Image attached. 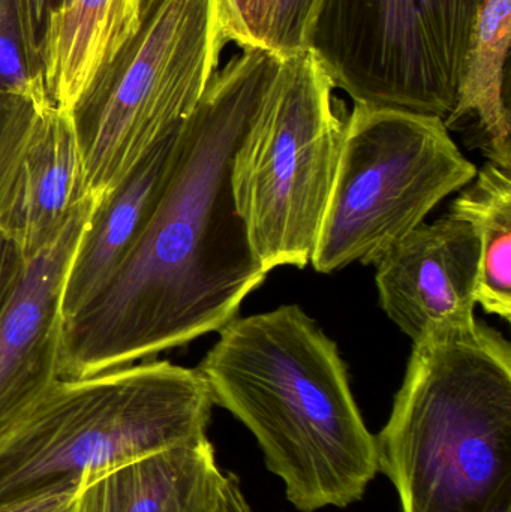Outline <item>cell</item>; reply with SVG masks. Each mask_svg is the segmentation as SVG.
Instances as JSON below:
<instances>
[{"instance_id":"cell-1","label":"cell","mask_w":511,"mask_h":512,"mask_svg":"<svg viewBox=\"0 0 511 512\" xmlns=\"http://www.w3.org/2000/svg\"><path fill=\"white\" fill-rule=\"evenodd\" d=\"M287 57L246 48L213 74L180 129L164 194L111 279L63 319L59 379L155 360L221 331L266 279L234 204V155Z\"/></svg>"},{"instance_id":"cell-2","label":"cell","mask_w":511,"mask_h":512,"mask_svg":"<svg viewBox=\"0 0 511 512\" xmlns=\"http://www.w3.org/2000/svg\"><path fill=\"white\" fill-rule=\"evenodd\" d=\"M300 512L347 508L378 474L377 438L336 343L297 304L236 318L197 367Z\"/></svg>"},{"instance_id":"cell-3","label":"cell","mask_w":511,"mask_h":512,"mask_svg":"<svg viewBox=\"0 0 511 512\" xmlns=\"http://www.w3.org/2000/svg\"><path fill=\"white\" fill-rule=\"evenodd\" d=\"M377 438L401 512H511V346L494 328L414 343Z\"/></svg>"},{"instance_id":"cell-4","label":"cell","mask_w":511,"mask_h":512,"mask_svg":"<svg viewBox=\"0 0 511 512\" xmlns=\"http://www.w3.org/2000/svg\"><path fill=\"white\" fill-rule=\"evenodd\" d=\"M213 405L197 369L156 358L57 379L0 441V511L201 441Z\"/></svg>"},{"instance_id":"cell-5","label":"cell","mask_w":511,"mask_h":512,"mask_svg":"<svg viewBox=\"0 0 511 512\" xmlns=\"http://www.w3.org/2000/svg\"><path fill=\"white\" fill-rule=\"evenodd\" d=\"M332 77L312 50L284 74L234 155L231 186L249 245L266 273L311 264L344 141Z\"/></svg>"},{"instance_id":"cell-6","label":"cell","mask_w":511,"mask_h":512,"mask_svg":"<svg viewBox=\"0 0 511 512\" xmlns=\"http://www.w3.org/2000/svg\"><path fill=\"white\" fill-rule=\"evenodd\" d=\"M213 0H141L140 26L71 111L87 195L101 200L185 122L218 71Z\"/></svg>"},{"instance_id":"cell-7","label":"cell","mask_w":511,"mask_h":512,"mask_svg":"<svg viewBox=\"0 0 511 512\" xmlns=\"http://www.w3.org/2000/svg\"><path fill=\"white\" fill-rule=\"evenodd\" d=\"M476 174L441 117L354 104L311 264H375Z\"/></svg>"},{"instance_id":"cell-8","label":"cell","mask_w":511,"mask_h":512,"mask_svg":"<svg viewBox=\"0 0 511 512\" xmlns=\"http://www.w3.org/2000/svg\"><path fill=\"white\" fill-rule=\"evenodd\" d=\"M480 0H323L311 50L354 104L446 119Z\"/></svg>"},{"instance_id":"cell-9","label":"cell","mask_w":511,"mask_h":512,"mask_svg":"<svg viewBox=\"0 0 511 512\" xmlns=\"http://www.w3.org/2000/svg\"><path fill=\"white\" fill-rule=\"evenodd\" d=\"M86 197L71 113L0 98V231L32 258Z\"/></svg>"},{"instance_id":"cell-10","label":"cell","mask_w":511,"mask_h":512,"mask_svg":"<svg viewBox=\"0 0 511 512\" xmlns=\"http://www.w3.org/2000/svg\"><path fill=\"white\" fill-rule=\"evenodd\" d=\"M96 204L87 195L57 236L27 259L0 309V441L59 379L63 291Z\"/></svg>"},{"instance_id":"cell-11","label":"cell","mask_w":511,"mask_h":512,"mask_svg":"<svg viewBox=\"0 0 511 512\" xmlns=\"http://www.w3.org/2000/svg\"><path fill=\"white\" fill-rule=\"evenodd\" d=\"M479 259V237L462 216L423 222L375 262L381 307L413 343L440 328L471 327Z\"/></svg>"},{"instance_id":"cell-12","label":"cell","mask_w":511,"mask_h":512,"mask_svg":"<svg viewBox=\"0 0 511 512\" xmlns=\"http://www.w3.org/2000/svg\"><path fill=\"white\" fill-rule=\"evenodd\" d=\"M182 123L98 200L66 277L63 319L77 312L111 279L140 239L173 171Z\"/></svg>"},{"instance_id":"cell-13","label":"cell","mask_w":511,"mask_h":512,"mask_svg":"<svg viewBox=\"0 0 511 512\" xmlns=\"http://www.w3.org/2000/svg\"><path fill=\"white\" fill-rule=\"evenodd\" d=\"M222 478L204 438L84 477L72 512H215Z\"/></svg>"},{"instance_id":"cell-14","label":"cell","mask_w":511,"mask_h":512,"mask_svg":"<svg viewBox=\"0 0 511 512\" xmlns=\"http://www.w3.org/2000/svg\"><path fill=\"white\" fill-rule=\"evenodd\" d=\"M511 41V0H480L471 24L455 102L443 120L470 149L511 171V116L506 63Z\"/></svg>"},{"instance_id":"cell-15","label":"cell","mask_w":511,"mask_h":512,"mask_svg":"<svg viewBox=\"0 0 511 512\" xmlns=\"http://www.w3.org/2000/svg\"><path fill=\"white\" fill-rule=\"evenodd\" d=\"M141 0H74L51 11L39 42L54 107L71 113L140 26Z\"/></svg>"},{"instance_id":"cell-16","label":"cell","mask_w":511,"mask_h":512,"mask_svg":"<svg viewBox=\"0 0 511 512\" xmlns=\"http://www.w3.org/2000/svg\"><path fill=\"white\" fill-rule=\"evenodd\" d=\"M450 212L473 225L480 259L476 303L486 313L511 319V179L510 171L488 164L477 171L453 201Z\"/></svg>"},{"instance_id":"cell-17","label":"cell","mask_w":511,"mask_h":512,"mask_svg":"<svg viewBox=\"0 0 511 512\" xmlns=\"http://www.w3.org/2000/svg\"><path fill=\"white\" fill-rule=\"evenodd\" d=\"M6 96L27 99L41 107L53 105L24 0H0V98Z\"/></svg>"},{"instance_id":"cell-18","label":"cell","mask_w":511,"mask_h":512,"mask_svg":"<svg viewBox=\"0 0 511 512\" xmlns=\"http://www.w3.org/2000/svg\"><path fill=\"white\" fill-rule=\"evenodd\" d=\"M276 0H213L215 53L228 44L269 50L270 27Z\"/></svg>"},{"instance_id":"cell-19","label":"cell","mask_w":511,"mask_h":512,"mask_svg":"<svg viewBox=\"0 0 511 512\" xmlns=\"http://www.w3.org/2000/svg\"><path fill=\"white\" fill-rule=\"evenodd\" d=\"M323 0H276L269 50L282 57L311 50Z\"/></svg>"},{"instance_id":"cell-20","label":"cell","mask_w":511,"mask_h":512,"mask_svg":"<svg viewBox=\"0 0 511 512\" xmlns=\"http://www.w3.org/2000/svg\"><path fill=\"white\" fill-rule=\"evenodd\" d=\"M26 262V256L20 246L0 231V309L14 291Z\"/></svg>"},{"instance_id":"cell-21","label":"cell","mask_w":511,"mask_h":512,"mask_svg":"<svg viewBox=\"0 0 511 512\" xmlns=\"http://www.w3.org/2000/svg\"><path fill=\"white\" fill-rule=\"evenodd\" d=\"M75 490L45 493L38 498L12 505L0 512H72Z\"/></svg>"},{"instance_id":"cell-22","label":"cell","mask_w":511,"mask_h":512,"mask_svg":"<svg viewBox=\"0 0 511 512\" xmlns=\"http://www.w3.org/2000/svg\"><path fill=\"white\" fill-rule=\"evenodd\" d=\"M215 512H254L243 496L239 480L230 472H224Z\"/></svg>"},{"instance_id":"cell-23","label":"cell","mask_w":511,"mask_h":512,"mask_svg":"<svg viewBox=\"0 0 511 512\" xmlns=\"http://www.w3.org/2000/svg\"><path fill=\"white\" fill-rule=\"evenodd\" d=\"M24 6H26L30 29H32L38 42H41L45 24H47L48 17L54 9V0H24Z\"/></svg>"},{"instance_id":"cell-24","label":"cell","mask_w":511,"mask_h":512,"mask_svg":"<svg viewBox=\"0 0 511 512\" xmlns=\"http://www.w3.org/2000/svg\"><path fill=\"white\" fill-rule=\"evenodd\" d=\"M74 0H54V9L56 8H66V6L71 5Z\"/></svg>"}]
</instances>
